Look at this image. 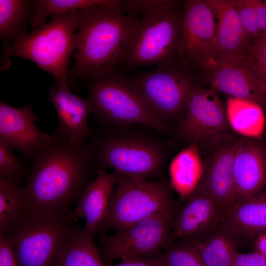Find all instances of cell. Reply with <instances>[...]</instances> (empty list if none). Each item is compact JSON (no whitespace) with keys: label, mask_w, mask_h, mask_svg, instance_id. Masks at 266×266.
<instances>
[{"label":"cell","mask_w":266,"mask_h":266,"mask_svg":"<svg viewBox=\"0 0 266 266\" xmlns=\"http://www.w3.org/2000/svg\"><path fill=\"white\" fill-rule=\"evenodd\" d=\"M239 238L221 225L193 243L206 266H232Z\"/></svg>","instance_id":"24"},{"label":"cell","mask_w":266,"mask_h":266,"mask_svg":"<svg viewBox=\"0 0 266 266\" xmlns=\"http://www.w3.org/2000/svg\"><path fill=\"white\" fill-rule=\"evenodd\" d=\"M210 88L231 97L247 99L266 106V82L245 63H215L205 70Z\"/></svg>","instance_id":"19"},{"label":"cell","mask_w":266,"mask_h":266,"mask_svg":"<svg viewBox=\"0 0 266 266\" xmlns=\"http://www.w3.org/2000/svg\"><path fill=\"white\" fill-rule=\"evenodd\" d=\"M221 225L239 238L266 233V191L234 203L225 211Z\"/></svg>","instance_id":"21"},{"label":"cell","mask_w":266,"mask_h":266,"mask_svg":"<svg viewBox=\"0 0 266 266\" xmlns=\"http://www.w3.org/2000/svg\"><path fill=\"white\" fill-rule=\"evenodd\" d=\"M116 181L114 173L99 169L85 189L73 211L76 219L85 218V231L95 235L99 233L111 203Z\"/></svg>","instance_id":"20"},{"label":"cell","mask_w":266,"mask_h":266,"mask_svg":"<svg viewBox=\"0 0 266 266\" xmlns=\"http://www.w3.org/2000/svg\"><path fill=\"white\" fill-rule=\"evenodd\" d=\"M133 79L152 111L169 126L181 121L189 96L197 84L192 71L181 66L156 67Z\"/></svg>","instance_id":"10"},{"label":"cell","mask_w":266,"mask_h":266,"mask_svg":"<svg viewBox=\"0 0 266 266\" xmlns=\"http://www.w3.org/2000/svg\"><path fill=\"white\" fill-rule=\"evenodd\" d=\"M227 209L214 197L196 189L179 206L174 216V241L193 243L202 239L221 225Z\"/></svg>","instance_id":"13"},{"label":"cell","mask_w":266,"mask_h":266,"mask_svg":"<svg viewBox=\"0 0 266 266\" xmlns=\"http://www.w3.org/2000/svg\"><path fill=\"white\" fill-rule=\"evenodd\" d=\"M217 91L197 84L191 92L184 115L178 124L177 136L187 144L205 148L234 133Z\"/></svg>","instance_id":"11"},{"label":"cell","mask_w":266,"mask_h":266,"mask_svg":"<svg viewBox=\"0 0 266 266\" xmlns=\"http://www.w3.org/2000/svg\"><path fill=\"white\" fill-rule=\"evenodd\" d=\"M245 63L266 82V34L251 43Z\"/></svg>","instance_id":"31"},{"label":"cell","mask_w":266,"mask_h":266,"mask_svg":"<svg viewBox=\"0 0 266 266\" xmlns=\"http://www.w3.org/2000/svg\"><path fill=\"white\" fill-rule=\"evenodd\" d=\"M79 9L51 16L50 21L14 40L2 53V67L13 57L28 60L55 78L57 87L69 90L67 69L76 49Z\"/></svg>","instance_id":"4"},{"label":"cell","mask_w":266,"mask_h":266,"mask_svg":"<svg viewBox=\"0 0 266 266\" xmlns=\"http://www.w3.org/2000/svg\"><path fill=\"white\" fill-rule=\"evenodd\" d=\"M0 266H20L10 239L0 233Z\"/></svg>","instance_id":"34"},{"label":"cell","mask_w":266,"mask_h":266,"mask_svg":"<svg viewBox=\"0 0 266 266\" xmlns=\"http://www.w3.org/2000/svg\"><path fill=\"white\" fill-rule=\"evenodd\" d=\"M87 100L91 113L107 128L140 125L160 133H171L150 109L133 79L115 70L92 79Z\"/></svg>","instance_id":"6"},{"label":"cell","mask_w":266,"mask_h":266,"mask_svg":"<svg viewBox=\"0 0 266 266\" xmlns=\"http://www.w3.org/2000/svg\"><path fill=\"white\" fill-rule=\"evenodd\" d=\"M95 237L76 225L52 266H107L101 260Z\"/></svg>","instance_id":"23"},{"label":"cell","mask_w":266,"mask_h":266,"mask_svg":"<svg viewBox=\"0 0 266 266\" xmlns=\"http://www.w3.org/2000/svg\"><path fill=\"white\" fill-rule=\"evenodd\" d=\"M107 266H163L156 258H132L122 260L116 265H106Z\"/></svg>","instance_id":"37"},{"label":"cell","mask_w":266,"mask_h":266,"mask_svg":"<svg viewBox=\"0 0 266 266\" xmlns=\"http://www.w3.org/2000/svg\"><path fill=\"white\" fill-rule=\"evenodd\" d=\"M116 188L106 218L99 233L110 229H127L157 213L178 207L170 183L151 181L114 172Z\"/></svg>","instance_id":"8"},{"label":"cell","mask_w":266,"mask_h":266,"mask_svg":"<svg viewBox=\"0 0 266 266\" xmlns=\"http://www.w3.org/2000/svg\"><path fill=\"white\" fill-rule=\"evenodd\" d=\"M233 170L234 203L261 192L266 185V145L259 138L242 136Z\"/></svg>","instance_id":"17"},{"label":"cell","mask_w":266,"mask_h":266,"mask_svg":"<svg viewBox=\"0 0 266 266\" xmlns=\"http://www.w3.org/2000/svg\"><path fill=\"white\" fill-rule=\"evenodd\" d=\"M116 4L79 9L76 62L68 83L82 77L95 79L114 70L123 46L138 16L125 13Z\"/></svg>","instance_id":"2"},{"label":"cell","mask_w":266,"mask_h":266,"mask_svg":"<svg viewBox=\"0 0 266 266\" xmlns=\"http://www.w3.org/2000/svg\"><path fill=\"white\" fill-rule=\"evenodd\" d=\"M226 110L233 131L240 135L259 138L263 133L265 116L262 107L252 100L228 97Z\"/></svg>","instance_id":"25"},{"label":"cell","mask_w":266,"mask_h":266,"mask_svg":"<svg viewBox=\"0 0 266 266\" xmlns=\"http://www.w3.org/2000/svg\"><path fill=\"white\" fill-rule=\"evenodd\" d=\"M39 118L30 103L16 107L0 100V143L34 161L53 141L52 134L46 133L36 127L35 123Z\"/></svg>","instance_id":"14"},{"label":"cell","mask_w":266,"mask_h":266,"mask_svg":"<svg viewBox=\"0 0 266 266\" xmlns=\"http://www.w3.org/2000/svg\"><path fill=\"white\" fill-rule=\"evenodd\" d=\"M31 200L27 187L0 180V231L6 230L26 211Z\"/></svg>","instance_id":"27"},{"label":"cell","mask_w":266,"mask_h":266,"mask_svg":"<svg viewBox=\"0 0 266 266\" xmlns=\"http://www.w3.org/2000/svg\"><path fill=\"white\" fill-rule=\"evenodd\" d=\"M250 1L255 11L262 36L266 34V5L263 0H250Z\"/></svg>","instance_id":"36"},{"label":"cell","mask_w":266,"mask_h":266,"mask_svg":"<svg viewBox=\"0 0 266 266\" xmlns=\"http://www.w3.org/2000/svg\"><path fill=\"white\" fill-rule=\"evenodd\" d=\"M255 245L256 250L266 257V233L261 234L256 237Z\"/></svg>","instance_id":"38"},{"label":"cell","mask_w":266,"mask_h":266,"mask_svg":"<svg viewBox=\"0 0 266 266\" xmlns=\"http://www.w3.org/2000/svg\"><path fill=\"white\" fill-rule=\"evenodd\" d=\"M129 127L108 128L91 135L89 143L98 170L111 168L117 173L147 179L159 175L168 156L166 145Z\"/></svg>","instance_id":"5"},{"label":"cell","mask_w":266,"mask_h":266,"mask_svg":"<svg viewBox=\"0 0 266 266\" xmlns=\"http://www.w3.org/2000/svg\"><path fill=\"white\" fill-rule=\"evenodd\" d=\"M77 221L72 211L25 213L1 233L10 239L20 266H52Z\"/></svg>","instance_id":"7"},{"label":"cell","mask_w":266,"mask_h":266,"mask_svg":"<svg viewBox=\"0 0 266 266\" xmlns=\"http://www.w3.org/2000/svg\"><path fill=\"white\" fill-rule=\"evenodd\" d=\"M217 22L216 62H245L251 43L241 23L234 0H209Z\"/></svg>","instance_id":"16"},{"label":"cell","mask_w":266,"mask_h":266,"mask_svg":"<svg viewBox=\"0 0 266 266\" xmlns=\"http://www.w3.org/2000/svg\"><path fill=\"white\" fill-rule=\"evenodd\" d=\"M265 4L266 5V0H263Z\"/></svg>","instance_id":"39"},{"label":"cell","mask_w":266,"mask_h":266,"mask_svg":"<svg viewBox=\"0 0 266 266\" xmlns=\"http://www.w3.org/2000/svg\"><path fill=\"white\" fill-rule=\"evenodd\" d=\"M25 170L24 164L13 149L0 143V180L19 185Z\"/></svg>","instance_id":"30"},{"label":"cell","mask_w":266,"mask_h":266,"mask_svg":"<svg viewBox=\"0 0 266 266\" xmlns=\"http://www.w3.org/2000/svg\"><path fill=\"white\" fill-rule=\"evenodd\" d=\"M49 99L57 114L58 125L52 135L74 144L88 142L92 132L88 118L89 102L72 94L69 90L50 87Z\"/></svg>","instance_id":"18"},{"label":"cell","mask_w":266,"mask_h":266,"mask_svg":"<svg viewBox=\"0 0 266 266\" xmlns=\"http://www.w3.org/2000/svg\"><path fill=\"white\" fill-rule=\"evenodd\" d=\"M163 266H206L195 247L173 242L156 258Z\"/></svg>","instance_id":"29"},{"label":"cell","mask_w":266,"mask_h":266,"mask_svg":"<svg viewBox=\"0 0 266 266\" xmlns=\"http://www.w3.org/2000/svg\"><path fill=\"white\" fill-rule=\"evenodd\" d=\"M33 12V0H0V37L3 51L27 33L26 24Z\"/></svg>","instance_id":"26"},{"label":"cell","mask_w":266,"mask_h":266,"mask_svg":"<svg viewBox=\"0 0 266 266\" xmlns=\"http://www.w3.org/2000/svg\"><path fill=\"white\" fill-rule=\"evenodd\" d=\"M53 142L34 160L27 188L25 213L59 214L72 211L98 171L89 142L74 144L53 135Z\"/></svg>","instance_id":"1"},{"label":"cell","mask_w":266,"mask_h":266,"mask_svg":"<svg viewBox=\"0 0 266 266\" xmlns=\"http://www.w3.org/2000/svg\"><path fill=\"white\" fill-rule=\"evenodd\" d=\"M234 1L241 23L250 41L259 38L261 34L258 23L250 0H234Z\"/></svg>","instance_id":"32"},{"label":"cell","mask_w":266,"mask_h":266,"mask_svg":"<svg viewBox=\"0 0 266 266\" xmlns=\"http://www.w3.org/2000/svg\"><path fill=\"white\" fill-rule=\"evenodd\" d=\"M241 136L233 134L205 148L204 170L196 188L216 198L227 208L234 203L233 161Z\"/></svg>","instance_id":"15"},{"label":"cell","mask_w":266,"mask_h":266,"mask_svg":"<svg viewBox=\"0 0 266 266\" xmlns=\"http://www.w3.org/2000/svg\"><path fill=\"white\" fill-rule=\"evenodd\" d=\"M118 0H33V12L30 20L32 31L46 23L49 16L81 9L97 5H110Z\"/></svg>","instance_id":"28"},{"label":"cell","mask_w":266,"mask_h":266,"mask_svg":"<svg viewBox=\"0 0 266 266\" xmlns=\"http://www.w3.org/2000/svg\"><path fill=\"white\" fill-rule=\"evenodd\" d=\"M183 15V5L175 0L140 13L123 46L118 66H180L178 42Z\"/></svg>","instance_id":"3"},{"label":"cell","mask_w":266,"mask_h":266,"mask_svg":"<svg viewBox=\"0 0 266 266\" xmlns=\"http://www.w3.org/2000/svg\"><path fill=\"white\" fill-rule=\"evenodd\" d=\"M232 266H266V257L260 252H237Z\"/></svg>","instance_id":"35"},{"label":"cell","mask_w":266,"mask_h":266,"mask_svg":"<svg viewBox=\"0 0 266 266\" xmlns=\"http://www.w3.org/2000/svg\"><path fill=\"white\" fill-rule=\"evenodd\" d=\"M203 170V160L197 144L187 146L173 158L169 167V183L181 201L195 190Z\"/></svg>","instance_id":"22"},{"label":"cell","mask_w":266,"mask_h":266,"mask_svg":"<svg viewBox=\"0 0 266 266\" xmlns=\"http://www.w3.org/2000/svg\"><path fill=\"white\" fill-rule=\"evenodd\" d=\"M178 207L154 214L110 235L100 234L98 249L102 262L159 257L172 243V226Z\"/></svg>","instance_id":"9"},{"label":"cell","mask_w":266,"mask_h":266,"mask_svg":"<svg viewBox=\"0 0 266 266\" xmlns=\"http://www.w3.org/2000/svg\"><path fill=\"white\" fill-rule=\"evenodd\" d=\"M172 0H120L119 6L126 13L134 16L143 11L161 8L170 4Z\"/></svg>","instance_id":"33"},{"label":"cell","mask_w":266,"mask_h":266,"mask_svg":"<svg viewBox=\"0 0 266 266\" xmlns=\"http://www.w3.org/2000/svg\"><path fill=\"white\" fill-rule=\"evenodd\" d=\"M217 22L209 0L184 2L183 15L178 42L180 65L190 70H206L216 63Z\"/></svg>","instance_id":"12"}]
</instances>
